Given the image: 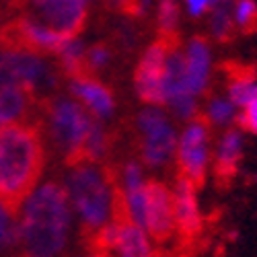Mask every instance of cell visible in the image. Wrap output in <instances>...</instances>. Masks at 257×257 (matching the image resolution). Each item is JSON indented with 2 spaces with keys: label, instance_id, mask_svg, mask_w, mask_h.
Returning <instances> with one entry per match:
<instances>
[{
  "label": "cell",
  "instance_id": "f546056e",
  "mask_svg": "<svg viewBox=\"0 0 257 257\" xmlns=\"http://www.w3.org/2000/svg\"><path fill=\"white\" fill-rule=\"evenodd\" d=\"M0 39H3V33H0Z\"/></svg>",
  "mask_w": 257,
  "mask_h": 257
},
{
  "label": "cell",
  "instance_id": "5bb4252c",
  "mask_svg": "<svg viewBox=\"0 0 257 257\" xmlns=\"http://www.w3.org/2000/svg\"><path fill=\"white\" fill-rule=\"evenodd\" d=\"M171 202H173V220L175 232L181 237H198L204 226V214H202V200L198 183L189 181L185 177H177L171 185Z\"/></svg>",
  "mask_w": 257,
  "mask_h": 257
},
{
  "label": "cell",
  "instance_id": "603a6c76",
  "mask_svg": "<svg viewBox=\"0 0 257 257\" xmlns=\"http://www.w3.org/2000/svg\"><path fill=\"white\" fill-rule=\"evenodd\" d=\"M17 247V210L0 200V257H7Z\"/></svg>",
  "mask_w": 257,
  "mask_h": 257
},
{
  "label": "cell",
  "instance_id": "277c9868",
  "mask_svg": "<svg viewBox=\"0 0 257 257\" xmlns=\"http://www.w3.org/2000/svg\"><path fill=\"white\" fill-rule=\"evenodd\" d=\"M95 121L70 95H54L44 111L46 136L68 163L80 161L84 140Z\"/></svg>",
  "mask_w": 257,
  "mask_h": 257
},
{
  "label": "cell",
  "instance_id": "7a4b0ae2",
  "mask_svg": "<svg viewBox=\"0 0 257 257\" xmlns=\"http://www.w3.org/2000/svg\"><path fill=\"white\" fill-rule=\"evenodd\" d=\"M76 224L95 234L119 216L115 177L95 161H72L62 179Z\"/></svg>",
  "mask_w": 257,
  "mask_h": 257
},
{
  "label": "cell",
  "instance_id": "9c48e42d",
  "mask_svg": "<svg viewBox=\"0 0 257 257\" xmlns=\"http://www.w3.org/2000/svg\"><path fill=\"white\" fill-rule=\"evenodd\" d=\"M179 72L185 89L200 101L208 95L214 76V52L206 37H191L179 48Z\"/></svg>",
  "mask_w": 257,
  "mask_h": 257
},
{
  "label": "cell",
  "instance_id": "2e32d148",
  "mask_svg": "<svg viewBox=\"0 0 257 257\" xmlns=\"http://www.w3.org/2000/svg\"><path fill=\"white\" fill-rule=\"evenodd\" d=\"M224 95L239 111L237 125L245 134L257 136V74L251 70L234 72L226 82Z\"/></svg>",
  "mask_w": 257,
  "mask_h": 257
},
{
  "label": "cell",
  "instance_id": "9a60e30c",
  "mask_svg": "<svg viewBox=\"0 0 257 257\" xmlns=\"http://www.w3.org/2000/svg\"><path fill=\"white\" fill-rule=\"evenodd\" d=\"M245 148H247V134L239 125L220 130L218 136L212 142V167L220 181H226L237 175V171L245 159Z\"/></svg>",
  "mask_w": 257,
  "mask_h": 257
},
{
  "label": "cell",
  "instance_id": "83f0119b",
  "mask_svg": "<svg viewBox=\"0 0 257 257\" xmlns=\"http://www.w3.org/2000/svg\"><path fill=\"white\" fill-rule=\"evenodd\" d=\"M11 3H15V5H21V3H23V0H11Z\"/></svg>",
  "mask_w": 257,
  "mask_h": 257
},
{
  "label": "cell",
  "instance_id": "ffe728a7",
  "mask_svg": "<svg viewBox=\"0 0 257 257\" xmlns=\"http://www.w3.org/2000/svg\"><path fill=\"white\" fill-rule=\"evenodd\" d=\"M153 13H155V23L161 33V39L169 41L171 37H175L183 17L181 0H155Z\"/></svg>",
  "mask_w": 257,
  "mask_h": 257
},
{
  "label": "cell",
  "instance_id": "3957f363",
  "mask_svg": "<svg viewBox=\"0 0 257 257\" xmlns=\"http://www.w3.org/2000/svg\"><path fill=\"white\" fill-rule=\"evenodd\" d=\"M44 163V140L33 123L0 127V200L17 208L41 179Z\"/></svg>",
  "mask_w": 257,
  "mask_h": 257
},
{
  "label": "cell",
  "instance_id": "52a82bcc",
  "mask_svg": "<svg viewBox=\"0 0 257 257\" xmlns=\"http://www.w3.org/2000/svg\"><path fill=\"white\" fill-rule=\"evenodd\" d=\"M214 130L198 115L194 119H187L179 125L175 159L179 177H185L194 183H202L212 167V142Z\"/></svg>",
  "mask_w": 257,
  "mask_h": 257
},
{
  "label": "cell",
  "instance_id": "30bf717a",
  "mask_svg": "<svg viewBox=\"0 0 257 257\" xmlns=\"http://www.w3.org/2000/svg\"><path fill=\"white\" fill-rule=\"evenodd\" d=\"M27 13L64 35H78L87 23L91 0H23Z\"/></svg>",
  "mask_w": 257,
  "mask_h": 257
},
{
  "label": "cell",
  "instance_id": "44dd1931",
  "mask_svg": "<svg viewBox=\"0 0 257 257\" xmlns=\"http://www.w3.org/2000/svg\"><path fill=\"white\" fill-rule=\"evenodd\" d=\"M208 33L214 41H228L234 33L232 25V0H218L206 15Z\"/></svg>",
  "mask_w": 257,
  "mask_h": 257
},
{
  "label": "cell",
  "instance_id": "4fadbf2b",
  "mask_svg": "<svg viewBox=\"0 0 257 257\" xmlns=\"http://www.w3.org/2000/svg\"><path fill=\"white\" fill-rule=\"evenodd\" d=\"M142 228L148 232V237L153 241H167L175 234L171 187L163 181H155V179L148 181Z\"/></svg>",
  "mask_w": 257,
  "mask_h": 257
},
{
  "label": "cell",
  "instance_id": "f1b7e54d",
  "mask_svg": "<svg viewBox=\"0 0 257 257\" xmlns=\"http://www.w3.org/2000/svg\"><path fill=\"white\" fill-rule=\"evenodd\" d=\"M97 257H107V255H103V253H99V255H97Z\"/></svg>",
  "mask_w": 257,
  "mask_h": 257
},
{
  "label": "cell",
  "instance_id": "484cf974",
  "mask_svg": "<svg viewBox=\"0 0 257 257\" xmlns=\"http://www.w3.org/2000/svg\"><path fill=\"white\" fill-rule=\"evenodd\" d=\"M216 3L218 0H181V9H183L185 17L200 21V19H206V15Z\"/></svg>",
  "mask_w": 257,
  "mask_h": 257
},
{
  "label": "cell",
  "instance_id": "d6986e66",
  "mask_svg": "<svg viewBox=\"0 0 257 257\" xmlns=\"http://www.w3.org/2000/svg\"><path fill=\"white\" fill-rule=\"evenodd\" d=\"M84 54H87V44L78 35H68L62 41V46L54 54L56 66L66 76H76L84 72Z\"/></svg>",
  "mask_w": 257,
  "mask_h": 257
},
{
  "label": "cell",
  "instance_id": "e0dca14e",
  "mask_svg": "<svg viewBox=\"0 0 257 257\" xmlns=\"http://www.w3.org/2000/svg\"><path fill=\"white\" fill-rule=\"evenodd\" d=\"M35 97L19 87H0V127L13 123H29Z\"/></svg>",
  "mask_w": 257,
  "mask_h": 257
},
{
  "label": "cell",
  "instance_id": "4316f807",
  "mask_svg": "<svg viewBox=\"0 0 257 257\" xmlns=\"http://www.w3.org/2000/svg\"><path fill=\"white\" fill-rule=\"evenodd\" d=\"M103 3H105V5H109V7H113V9L130 11V7H132L134 0H103Z\"/></svg>",
  "mask_w": 257,
  "mask_h": 257
},
{
  "label": "cell",
  "instance_id": "7402d4cb",
  "mask_svg": "<svg viewBox=\"0 0 257 257\" xmlns=\"http://www.w3.org/2000/svg\"><path fill=\"white\" fill-rule=\"evenodd\" d=\"M109 146H111V134H109V130H107V123L95 121L87 140H84L80 159L103 163V159L107 157V153H109Z\"/></svg>",
  "mask_w": 257,
  "mask_h": 257
},
{
  "label": "cell",
  "instance_id": "d4e9b609",
  "mask_svg": "<svg viewBox=\"0 0 257 257\" xmlns=\"http://www.w3.org/2000/svg\"><path fill=\"white\" fill-rule=\"evenodd\" d=\"M113 62V52L107 44H93L87 46V54H84V72L89 74H99L107 70Z\"/></svg>",
  "mask_w": 257,
  "mask_h": 257
},
{
  "label": "cell",
  "instance_id": "ba28073f",
  "mask_svg": "<svg viewBox=\"0 0 257 257\" xmlns=\"http://www.w3.org/2000/svg\"><path fill=\"white\" fill-rule=\"evenodd\" d=\"M169 41L157 39L148 44L134 66V93L144 105H161L163 101V80L169 56Z\"/></svg>",
  "mask_w": 257,
  "mask_h": 257
},
{
  "label": "cell",
  "instance_id": "5b68a950",
  "mask_svg": "<svg viewBox=\"0 0 257 257\" xmlns=\"http://www.w3.org/2000/svg\"><path fill=\"white\" fill-rule=\"evenodd\" d=\"M58 66L35 50L5 44L0 48V87H19L33 97L54 93L58 87Z\"/></svg>",
  "mask_w": 257,
  "mask_h": 257
},
{
  "label": "cell",
  "instance_id": "cb8c5ba5",
  "mask_svg": "<svg viewBox=\"0 0 257 257\" xmlns=\"http://www.w3.org/2000/svg\"><path fill=\"white\" fill-rule=\"evenodd\" d=\"M232 25H234V31H241V33H249L257 27L255 0H232Z\"/></svg>",
  "mask_w": 257,
  "mask_h": 257
},
{
  "label": "cell",
  "instance_id": "ac0fdd59",
  "mask_svg": "<svg viewBox=\"0 0 257 257\" xmlns=\"http://www.w3.org/2000/svg\"><path fill=\"white\" fill-rule=\"evenodd\" d=\"M200 117L212 127V130L220 132V130H226V127L237 125L239 111H237V107H234V103L224 93H218V95H210V97L202 99Z\"/></svg>",
  "mask_w": 257,
  "mask_h": 257
},
{
  "label": "cell",
  "instance_id": "8992f818",
  "mask_svg": "<svg viewBox=\"0 0 257 257\" xmlns=\"http://www.w3.org/2000/svg\"><path fill=\"white\" fill-rule=\"evenodd\" d=\"M138 153L146 169L161 171L173 165L179 123L161 105H144L134 119Z\"/></svg>",
  "mask_w": 257,
  "mask_h": 257
},
{
  "label": "cell",
  "instance_id": "7c38bea8",
  "mask_svg": "<svg viewBox=\"0 0 257 257\" xmlns=\"http://www.w3.org/2000/svg\"><path fill=\"white\" fill-rule=\"evenodd\" d=\"M66 37L68 35L52 29L50 25L44 23V21H39L37 17L29 15V13L15 19L7 27V31L3 33V39H7L5 44H17V46L35 50V52L46 54V56L48 54L54 56Z\"/></svg>",
  "mask_w": 257,
  "mask_h": 257
},
{
  "label": "cell",
  "instance_id": "6da1fadb",
  "mask_svg": "<svg viewBox=\"0 0 257 257\" xmlns=\"http://www.w3.org/2000/svg\"><path fill=\"white\" fill-rule=\"evenodd\" d=\"M15 210L23 257H60L68 249L76 220L60 181H37Z\"/></svg>",
  "mask_w": 257,
  "mask_h": 257
},
{
  "label": "cell",
  "instance_id": "8fae6325",
  "mask_svg": "<svg viewBox=\"0 0 257 257\" xmlns=\"http://www.w3.org/2000/svg\"><path fill=\"white\" fill-rule=\"evenodd\" d=\"M68 95L97 121H111L117 111L113 91L95 74L82 72L76 76H68Z\"/></svg>",
  "mask_w": 257,
  "mask_h": 257
}]
</instances>
